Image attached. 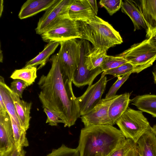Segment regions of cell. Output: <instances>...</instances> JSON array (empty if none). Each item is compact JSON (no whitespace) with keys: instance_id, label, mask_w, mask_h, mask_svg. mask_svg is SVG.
<instances>
[{"instance_id":"cell-15","label":"cell","mask_w":156,"mask_h":156,"mask_svg":"<svg viewBox=\"0 0 156 156\" xmlns=\"http://www.w3.org/2000/svg\"><path fill=\"white\" fill-rule=\"evenodd\" d=\"M9 90L15 107L21 127L26 131L28 129L30 119V111L31 102L21 100L19 96L13 92L9 87Z\"/></svg>"},{"instance_id":"cell-37","label":"cell","mask_w":156,"mask_h":156,"mask_svg":"<svg viewBox=\"0 0 156 156\" xmlns=\"http://www.w3.org/2000/svg\"><path fill=\"white\" fill-rule=\"evenodd\" d=\"M152 73L153 76L154 83L156 84V64L153 67Z\"/></svg>"},{"instance_id":"cell-32","label":"cell","mask_w":156,"mask_h":156,"mask_svg":"<svg viewBox=\"0 0 156 156\" xmlns=\"http://www.w3.org/2000/svg\"><path fill=\"white\" fill-rule=\"evenodd\" d=\"M43 111L47 117L46 123H48L49 125L56 126L59 123L64 124L63 121L54 112L46 108H43Z\"/></svg>"},{"instance_id":"cell-5","label":"cell","mask_w":156,"mask_h":156,"mask_svg":"<svg viewBox=\"0 0 156 156\" xmlns=\"http://www.w3.org/2000/svg\"><path fill=\"white\" fill-rule=\"evenodd\" d=\"M116 124L126 139H130L135 143L151 126L142 111L129 107Z\"/></svg>"},{"instance_id":"cell-8","label":"cell","mask_w":156,"mask_h":156,"mask_svg":"<svg viewBox=\"0 0 156 156\" xmlns=\"http://www.w3.org/2000/svg\"><path fill=\"white\" fill-rule=\"evenodd\" d=\"M74 0H57L47 9L40 18L35 29L37 34L41 35L61 19L69 18L68 12Z\"/></svg>"},{"instance_id":"cell-18","label":"cell","mask_w":156,"mask_h":156,"mask_svg":"<svg viewBox=\"0 0 156 156\" xmlns=\"http://www.w3.org/2000/svg\"><path fill=\"white\" fill-rule=\"evenodd\" d=\"M130 94L126 93L119 95L110 105L108 110V117L111 125L116 124L117 120L125 112L131 101Z\"/></svg>"},{"instance_id":"cell-25","label":"cell","mask_w":156,"mask_h":156,"mask_svg":"<svg viewBox=\"0 0 156 156\" xmlns=\"http://www.w3.org/2000/svg\"><path fill=\"white\" fill-rule=\"evenodd\" d=\"M13 129L15 145L19 150L29 145V142L26 137V131L17 124L10 116Z\"/></svg>"},{"instance_id":"cell-26","label":"cell","mask_w":156,"mask_h":156,"mask_svg":"<svg viewBox=\"0 0 156 156\" xmlns=\"http://www.w3.org/2000/svg\"><path fill=\"white\" fill-rule=\"evenodd\" d=\"M128 62L123 58L118 56H105L100 68L103 72L114 69Z\"/></svg>"},{"instance_id":"cell-31","label":"cell","mask_w":156,"mask_h":156,"mask_svg":"<svg viewBox=\"0 0 156 156\" xmlns=\"http://www.w3.org/2000/svg\"><path fill=\"white\" fill-rule=\"evenodd\" d=\"M29 86L27 83L21 80L15 79L11 83L10 88L13 92L22 98L24 90Z\"/></svg>"},{"instance_id":"cell-38","label":"cell","mask_w":156,"mask_h":156,"mask_svg":"<svg viewBox=\"0 0 156 156\" xmlns=\"http://www.w3.org/2000/svg\"><path fill=\"white\" fill-rule=\"evenodd\" d=\"M152 129L156 134V124L154 125L153 127H152Z\"/></svg>"},{"instance_id":"cell-16","label":"cell","mask_w":156,"mask_h":156,"mask_svg":"<svg viewBox=\"0 0 156 156\" xmlns=\"http://www.w3.org/2000/svg\"><path fill=\"white\" fill-rule=\"evenodd\" d=\"M57 0H28L22 6L18 15L23 19L30 17L37 13L46 11Z\"/></svg>"},{"instance_id":"cell-19","label":"cell","mask_w":156,"mask_h":156,"mask_svg":"<svg viewBox=\"0 0 156 156\" xmlns=\"http://www.w3.org/2000/svg\"><path fill=\"white\" fill-rule=\"evenodd\" d=\"M136 143L141 156H156V134L151 126Z\"/></svg>"},{"instance_id":"cell-17","label":"cell","mask_w":156,"mask_h":156,"mask_svg":"<svg viewBox=\"0 0 156 156\" xmlns=\"http://www.w3.org/2000/svg\"><path fill=\"white\" fill-rule=\"evenodd\" d=\"M139 6L147 27L146 37L156 29V0H140Z\"/></svg>"},{"instance_id":"cell-13","label":"cell","mask_w":156,"mask_h":156,"mask_svg":"<svg viewBox=\"0 0 156 156\" xmlns=\"http://www.w3.org/2000/svg\"><path fill=\"white\" fill-rule=\"evenodd\" d=\"M69 18L72 20L86 22L96 16L87 0H74L69 9Z\"/></svg>"},{"instance_id":"cell-10","label":"cell","mask_w":156,"mask_h":156,"mask_svg":"<svg viewBox=\"0 0 156 156\" xmlns=\"http://www.w3.org/2000/svg\"><path fill=\"white\" fill-rule=\"evenodd\" d=\"M81 57L78 67L74 73L72 83L77 87L92 84L95 78L103 72L101 68L88 70L85 64L86 57L92 47L87 40L81 39Z\"/></svg>"},{"instance_id":"cell-12","label":"cell","mask_w":156,"mask_h":156,"mask_svg":"<svg viewBox=\"0 0 156 156\" xmlns=\"http://www.w3.org/2000/svg\"><path fill=\"white\" fill-rule=\"evenodd\" d=\"M15 145L13 129L10 116L0 114V154L12 149Z\"/></svg>"},{"instance_id":"cell-11","label":"cell","mask_w":156,"mask_h":156,"mask_svg":"<svg viewBox=\"0 0 156 156\" xmlns=\"http://www.w3.org/2000/svg\"><path fill=\"white\" fill-rule=\"evenodd\" d=\"M118 96L116 95L101 99L91 110L81 116L80 118L84 127L94 125H111L108 115L109 108L112 103Z\"/></svg>"},{"instance_id":"cell-9","label":"cell","mask_w":156,"mask_h":156,"mask_svg":"<svg viewBox=\"0 0 156 156\" xmlns=\"http://www.w3.org/2000/svg\"><path fill=\"white\" fill-rule=\"evenodd\" d=\"M108 80L103 72L99 80L93 84L89 85L84 93L76 98L80 116H82L91 110L101 100Z\"/></svg>"},{"instance_id":"cell-2","label":"cell","mask_w":156,"mask_h":156,"mask_svg":"<svg viewBox=\"0 0 156 156\" xmlns=\"http://www.w3.org/2000/svg\"><path fill=\"white\" fill-rule=\"evenodd\" d=\"M126 139L113 126L94 125L81 129L77 148L80 156H109L123 145Z\"/></svg>"},{"instance_id":"cell-21","label":"cell","mask_w":156,"mask_h":156,"mask_svg":"<svg viewBox=\"0 0 156 156\" xmlns=\"http://www.w3.org/2000/svg\"><path fill=\"white\" fill-rule=\"evenodd\" d=\"M130 101L132 104L140 111L156 117V95L147 94L138 95Z\"/></svg>"},{"instance_id":"cell-29","label":"cell","mask_w":156,"mask_h":156,"mask_svg":"<svg viewBox=\"0 0 156 156\" xmlns=\"http://www.w3.org/2000/svg\"><path fill=\"white\" fill-rule=\"evenodd\" d=\"M132 73H130L122 76H119L117 80L111 87L106 95L105 98H109L115 96L116 94L124 83L128 79Z\"/></svg>"},{"instance_id":"cell-36","label":"cell","mask_w":156,"mask_h":156,"mask_svg":"<svg viewBox=\"0 0 156 156\" xmlns=\"http://www.w3.org/2000/svg\"><path fill=\"white\" fill-rule=\"evenodd\" d=\"M7 112L5 108L2 98L0 95V114L5 115Z\"/></svg>"},{"instance_id":"cell-6","label":"cell","mask_w":156,"mask_h":156,"mask_svg":"<svg viewBox=\"0 0 156 156\" xmlns=\"http://www.w3.org/2000/svg\"><path fill=\"white\" fill-rule=\"evenodd\" d=\"M60 48L57 54L60 66L72 82L75 70L78 67L81 57V40L72 39L60 42Z\"/></svg>"},{"instance_id":"cell-33","label":"cell","mask_w":156,"mask_h":156,"mask_svg":"<svg viewBox=\"0 0 156 156\" xmlns=\"http://www.w3.org/2000/svg\"><path fill=\"white\" fill-rule=\"evenodd\" d=\"M26 153V151L23 148L18 149L14 145L11 150L0 154V156H25Z\"/></svg>"},{"instance_id":"cell-20","label":"cell","mask_w":156,"mask_h":156,"mask_svg":"<svg viewBox=\"0 0 156 156\" xmlns=\"http://www.w3.org/2000/svg\"><path fill=\"white\" fill-rule=\"evenodd\" d=\"M59 44V42H49L45 46L44 50L35 58L27 62L24 67H37L39 65L37 69H41L45 65L50 56L55 52Z\"/></svg>"},{"instance_id":"cell-28","label":"cell","mask_w":156,"mask_h":156,"mask_svg":"<svg viewBox=\"0 0 156 156\" xmlns=\"http://www.w3.org/2000/svg\"><path fill=\"white\" fill-rule=\"evenodd\" d=\"M122 3V0H101L99 1L101 6L104 7L111 16L121 8Z\"/></svg>"},{"instance_id":"cell-14","label":"cell","mask_w":156,"mask_h":156,"mask_svg":"<svg viewBox=\"0 0 156 156\" xmlns=\"http://www.w3.org/2000/svg\"><path fill=\"white\" fill-rule=\"evenodd\" d=\"M122 12L130 18L134 25V31L143 28L147 30L146 24L139 5L133 0L122 1L121 7Z\"/></svg>"},{"instance_id":"cell-7","label":"cell","mask_w":156,"mask_h":156,"mask_svg":"<svg viewBox=\"0 0 156 156\" xmlns=\"http://www.w3.org/2000/svg\"><path fill=\"white\" fill-rule=\"evenodd\" d=\"M47 42H61L74 38L82 39L81 22L65 18L60 20L41 35Z\"/></svg>"},{"instance_id":"cell-35","label":"cell","mask_w":156,"mask_h":156,"mask_svg":"<svg viewBox=\"0 0 156 156\" xmlns=\"http://www.w3.org/2000/svg\"><path fill=\"white\" fill-rule=\"evenodd\" d=\"M87 1L95 15L97 16L98 10L97 1L94 0H87Z\"/></svg>"},{"instance_id":"cell-34","label":"cell","mask_w":156,"mask_h":156,"mask_svg":"<svg viewBox=\"0 0 156 156\" xmlns=\"http://www.w3.org/2000/svg\"><path fill=\"white\" fill-rule=\"evenodd\" d=\"M147 38L151 44L156 48V29L151 33Z\"/></svg>"},{"instance_id":"cell-4","label":"cell","mask_w":156,"mask_h":156,"mask_svg":"<svg viewBox=\"0 0 156 156\" xmlns=\"http://www.w3.org/2000/svg\"><path fill=\"white\" fill-rule=\"evenodd\" d=\"M117 55L131 64L134 68V73H138L153 65L156 60V48L147 38L134 44Z\"/></svg>"},{"instance_id":"cell-30","label":"cell","mask_w":156,"mask_h":156,"mask_svg":"<svg viewBox=\"0 0 156 156\" xmlns=\"http://www.w3.org/2000/svg\"><path fill=\"white\" fill-rule=\"evenodd\" d=\"M136 143L130 139H126L123 145L109 156H125L127 152Z\"/></svg>"},{"instance_id":"cell-23","label":"cell","mask_w":156,"mask_h":156,"mask_svg":"<svg viewBox=\"0 0 156 156\" xmlns=\"http://www.w3.org/2000/svg\"><path fill=\"white\" fill-rule=\"evenodd\" d=\"M107 51L99 48H92L87 55L85 64L87 69L91 70L100 68L105 56Z\"/></svg>"},{"instance_id":"cell-24","label":"cell","mask_w":156,"mask_h":156,"mask_svg":"<svg viewBox=\"0 0 156 156\" xmlns=\"http://www.w3.org/2000/svg\"><path fill=\"white\" fill-rule=\"evenodd\" d=\"M37 67H23L22 69L15 70L10 77L12 79H20L27 83L29 86L33 84L37 77Z\"/></svg>"},{"instance_id":"cell-1","label":"cell","mask_w":156,"mask_h":156,"mask_svg":"<svg viewBox=\"0 0 156 156\" xmlns=\"http://www.w3.org/2000/svg\"><path fill=\"white\" fill-rule=\"evenodd\" d=\"M50 61L51 68L46 75L41 76L37 83L41 89L39 98L43 108L54 112L63 121L65 127H70L80 116L72 82L61 68L57 54Z\"/></svg>"},{"instance_id":"cell-22","label":"cell","mask_w":156,"mask_h":156,"mask_svg":"<svg viewBox=\"0 0 156 156\" xmlns=\"http://www.w3.org/2000/svg\"><path fill=\"white\" fill-rule=\"evenodd\" d=\"M9 87L5 83L4 78L1 76L0 95L2 98L7 111L9 116L17 124L21 126L15 105L10 93Z\"/></svg>"},{"instance_id":"cell-27","label":"cell","mask_w":156,"mask_h":156,"mask_svg":"<svg viewBox=\"0 0 156 156\" xmlns=\"http://www.w3.org/2000/svg\"><path fill=\"white\" fill-rule=\"evenodd\" d=\"M134 71L133 65L128 62L114 69L103 72L105 75H111L115 77H118L130 73H133Z\"/></svg>"},{"instance_id":"cell-3","label":"cell","mask_w":156,"mask_h":156,"mask_svg":"<svg viewBox=\"0 0 156 156\" xmlns=\"http://www.w3.org/2000/svg\"><path fill=\"white\" fill-rule=\"evenodd\" d=\"M80 22L82 39L90 42L94 47L107 51L110 48L123 42L119 33L97 16L87 22Z\"/></svg>"}]
</instances>
